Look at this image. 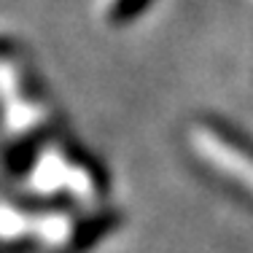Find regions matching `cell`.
Here are the masks:
<instances>
[{
	"label": "cell",
	"mask_w": 253,
	"mask_h": 253,
	"mask_svg": "<svg viewBox=\"0 0 253 253\" xmlns=\"http://www.w3.org/2000/svg\"><path fill=\"white\" fill-rule=\"evenodd\" d=\"M156 0H94V14L108 30H124L154 8Z\"/></svg>",
	"instance_id": "6da1fadb"
}]
</instances>
